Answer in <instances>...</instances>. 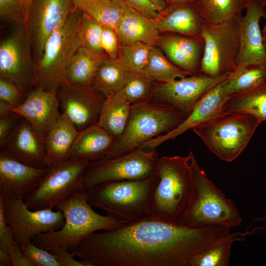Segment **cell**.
Wrapping results in <instances>:
<instances>
[{
  "label": "cell",
  "mask_w": 266,
  "mask_h": 266,
  "mask_svg": "<svg viewBox=\"0 0 266 266\" xmlns=\"http://www.w3.org/2000/svg\"><path fill=\"white\" fill-rule=\"evenodd\" d=\"M61 266H86L82 261L76 260L73 254L67 250L59 247L54 248L50 251Z\"/></svg>",
  "instance_id": "cell-45"
},
{
  "label": "cell",
  "mask_w": 266,
  "mask_h": 266,
  "mask_svg": "<svg viewBox=\"0 0 266 266\" xmlns=\"http://www.w3.org/2000/svg\"><path fill=\"white\" fill-rule=\"evenodd\" d=\"M111 1L119 5L123 8L125 7L127 4L126 3L125 0H108Z\"/></svg>",
  "instance_id": "cell-55"
},
{
  "label": "cell",
  "mask_w": 266,
  "mask_h": 266,
  "mask_svg": "<svg viewBox=\"0 0 266 266\" xmlns=\"http://www.w3.org/2000/svg\"><path fill=\"white\" fill-rule=\"evenodd\" d=\"M92 0H72L74 9L82 10L83 8Z\"/></svg>",
  "instance_id": "cell-51"
},
{
  "label": "cell",
  "mask_w": 266,
  "mask_h": 266,
  "mask_svg": "<svg viewBox=\"0 0 266 266\" xmlns=\"http://www.w3.org/2000/svg\"><path fill=\"white\" fill-rule=\"evenodd\" d=\"M79 133L73 124L61 113L58 120L44 139L45 164L49 167L69 160V154Z\"/></svg>",
  "instance_id": "cell-26"
},
{
  "label": "cell",
  "mask_w": 266,
  "mask_h": 266,
  "mask_svg": "<svg viewBox=\"0 0 266 266\" xmlns=\"http://www.w3.org/2000/svg\"><path fill=\"white\" fill-rule=\"evenodd\" d=\"M49 170L28 166L0 152V196L24 200L37 189Z\"/></svg>",
  "instance_id": "cell-20"
},
{
  "label": "cell",
  "mask_w": 266,
  "mask_h": 266,
  "mask_svg": "<svg viewBox=\"0 0 266 266\" xmlns=\"http://www.w3.org/2000/svg\"><path fill=\"white\" fill-rule=\"evenodd\" d=\"M57 89L46 91L37 87L29 92L24 102L11 111L27 120L35 132L44 139L61 113Z\"/></svg>",
  "instance_id": "cell-19"
},
{
  "label": "cell",
  "mask_w": 266,
  "mask_h": 266,
  "mask_svg": "<svg viewBox=\"0 0 266 266\" xmlns=\"http://www.w3.org/2000/svg\"><path fill=\"white\" fill-rule=\"evenodd\" d=\"M2 198L5 219L14 242L19 245L31 242L40 233L59 230L64 225V216L60 210L32 211L24 200L12 196Z\"/></svg>",
  "instance_id": "cell-12"
},
{
  "label": "cell",
  "mask_w": 266,
  "mask_h": 266,
  "mask_svg": "<svg viewBox=\"0 0 266 266\" xmlns=\"http://www.w3.org/2000/svg\"><path fill=\"white\" fill-rule=\"evenodd\" d=\"M158 159L156 149L138 147L117 157L90 162L83 175L84 190L108 182L149 178L155 174Z\"/></svg>",
  "instance_id": "cell-9"
},
{
  "label": "cell",
  "mask_w": 266,
  "mask_h": 266,
  "mask_svg": "<svg viewBox=\"0 0 266 266\" xmlns=\"http://www.w3.org/2000/svg\"><path fill=\"white\" fill-rule=\"evenodd\" d=\"M89 162L69 159L49 168L37 189L24 200L31 210L52 209L84 190L83 175Z\"/></svg>",
  "instance_id": "cell-10"
},
{
  "label": "cell",
  "mask_w": 266,
  "mask_h": 266,
  "mask_svg": "<svg viewBox=\"0 0 266 266\" xmlns=\"http://www.w3.org/2000/svg\"><path fill=\"white\" fill-rule=\"evenodd\" d=\"M160 32L173 33L190 36L201 35L205 22L192 2L168 5L152 20Z\"/></svg>",
  "instance_id": "cell-23"
},
{
  "label": "cell",
  "mask_w": 266,
  "mask_h": 266,
  "mask_svg": "<svg viewBox=\"0 0 266 266\" xmlns=\"http://www.w3.org/2000/svg\"><path fill=\"white\" fill-rule=\"evenodd\" d=\"M153 47L141 42L121 45L118 59L128 71L141 72L147 63Z\"/></svg>",
  "instance_id": "cell-36"
},
{
  "label": "cell",
  "mask_w": 266,
  "mask_h": 266,
  "mask_svg": "<svg viewBox=\"0 0 266 266\" xmlns=\"http://www.w3.org/2000/svg\"><path fill=\"white\" fill-rule=\"evenodd\" d=\"M231 96L228 89V77L209 90L198 101L190 114L177 128L144 143L140 147L149 150L168 139H174L188 130L203 122L226 114L223 106Z\"/></svg>",
  "instance_id": "cell-17"
},
{
  "label": "cell",
  "mask_w": 266,
  "mask_h": 266,
  "mask_svg": "<svg viewBox=\"0 0 266 266\" xmlns=\"http://www.w3.org/2000/svg\"><path fill=\"white\" fill-rule=\"evenodd\" d=\"M266 78V68L255 65L236 66L228 77L231 96L248 90Z\"/></svg>",
  "instance_id": "cell-33"
},
{
  "label": "cell",
  "mask_w": 266,
  "mask_h": 266,
  "mask_svg": "<svg viewBox=\"0 0 266 266\" xmlns=\"http://www.w3.org/2000/svg\"><path fill=\"white\" fill-rule=\"evenodd\" d=\"M87 197V191L83 190L57 205L55 208L63 213L64 226L59 230L38 234L32 242L49 251L59 247L71 253L91 234L127 224L97 213L88 202Z\"/></svg>",
  "instance_id": "cell-4"
},
{
  "label": "cell",
  "mask_w": 266,
  "mask_h": 266,
  "mask_svg": "<svg viewBox=\"0 0 266 266\" xmlns=\"http://www.w3.org/2000/svg\"><path fill=\"white\" fill-rule=\"evenodd\" d=\"M0 18L5 23L24 24L22 0H0Z\"/></svg>",
  "instance_id": "cell-40"
},
{
  "label": "cell",
  "mask_w": 266,
  "mask_h": 266,
  "mask_svg": "<svg viewBox=\"0 0 266 266\" xmlns=\"http://www.w3.org/2000/svg\"><path fill=\"white\" fill-rule=\"evenodd\" d=\"M261 122L248 114H225L192 129L208 149L225 162L236 159Z\"/></svg>",
  "instance_id": "cell-8"
},
{
  "label": "cell",
  "mask_w": 266,
  "mask_h": 266,
  "mask_svg": "<svg viewBox=\"0 0 266 266\" xmlns=\"http://www.w3.org/2000/svg\"><path fill=\"white\" fill-rule=\"evenodd\" d=\"M108 58L106 54H97L80 47L68 67L65 81L79 86H92L98 67Z\"/></svg>",
  "instance_id": "cell-30"
},
{
  "label": "cell",
  "mask_w": 266,
  "mask_h": 266,
  "mask_svg": "<svg viewBox=\"0 0 266 266\" xmlns=\"http://www.w3.org/2000/svg\"><path fill=\"white\" fill-rule=\"evenodd\" d=\"M263 5L266 7V0H260Z\"/></svg>",
  "instance_id": "cell-56"
},
{
  "label": "cell",
  "mask_w": 266,
  "mask_h": 266,
  "mask_svg": "<svg viewBox=\"0 0 266 266\" xmlns=\"http://www.w3.org/2000/svg\"><path fill=\"white\" fill-rule=\"evenodd\" d=\"M82 11L103 27H110L115 30L123 14L124 8L108 0H92Z\"/></svg>",
  "instance_id": "cell-35"
},
{
  "label": "cell",
  "mask_w": 266,
  "mask_h": 266,
  "mask_svg": "<svg viewBox=\"0 0 266 266\" xmlns=\"http://www.w3.org/2000/svg\"><path fill=\"white\" fill-rule=\"evenodd\" d=\"M262 36H263V43L264 45L265 48L266 50V23L265 25V26L262 31Z\"/></svg>",
  "instance_id": "cell-54"
},
{
  "label": "cell",
  "mask_w": 266,
  "mask_h": 266,
  "mask_svg": "<svg viewBox=\"0 0 266 266\" xmlns=\"http://www.w3.org/2000/svg\"><path fill=\"white\" fill-rule=\"evenodd\" d=\"M83 11L73 10L51 34L35 65L34 88L46 91L58 88L66 79L68 67L82 44L79 26Z\"/></svg>",
  "instance_id": "cell-6"
},
{
  "label": "cell",
  "mask_w": 266,
  "mask_h": 266,
  "mask_svg": "<svg viewBox=\"0 0 266 266\" xmlns=\"http://www.w3.org/2000/svg\"><path fill=\"white\" fill-rule=\"evenodd\" d=\"M237 233L230 238L212 245L198 253L191 261L189 266H228L231 247Z\"/></svg>",
  "instance_id": "cell-34"
},
{
  "label": "cell",
  "mask_w": 266,
  "mask_h": 266,
  "mask_svg": "<svg viewBox=\"0 0 266 266\" xmlns=\"http://www.w3.org/2000/svg\"><path fill=\"white\" fill-rule=\"evenodd\" d=\"M115 31L121 45L141 42L154 46L157 45L160 36L152 20L128 5L124 7Z\"/></svg>",
  "instance_id": "cell-24"
},
{
  "label": "cell",
  "mask_w": 266,
  "mask_h": 266,
  "mask_svg": "<svg viewBox=\"0 0 266 266\" xmlns=\"http://www.w3.org/2000/svg\"><path fill=\"white\" fill-rule=\"evenodd\" d=\"M19 246L31 266H61L51 252L33 242Z\"/></svg>",
  "instance_id": "cell-39"
},
{
  "label": "cell",
  "mask_w": 266,
  "mask_h": 266,
  "mask_svg": "<svg viewBox=\"0 0 266 266\" xmlns=\"http://www.w3.org/2000/svg\"><path fill=\"white\" fill-rule=\"evenodd\" d=\"M201 35L204 41L201 73L215 77L229 76L236 67L239 51L238 21L216 25L205 23Z\"/></svg>",
  "instance_id": "cell-11"
},
{
  "label": "cell",
  "mask_w": 266,
  "mask_h": 266,
  "mask_svg": "<svg viewBox=\"0 0 266 266\" xmlns=\"http://www.w3.org/2000/svg\"><path fill=\"white\" fill-rule=\"evenodd\" d=\"M228 77L200 73L169 82H153L150 99L172 105L187 117L203 95Z\"/></svg>",
  "instance_id": "cell-15"
},
{
  "label": "cell",
  "mask_w": 266,
  "mask_h": 266,
  "mask_svg": "<svg viewBox=\"0 0 266 266\" xmlns=\"http://www.w3.org/2000/svg\"><path fill=\"white\" fill-rule=\"evenodd\" d=\"M132 105L121 91L106 96L97 124L114 137L118 138L126 128Z\"/></svg>",
  "instance_id": "cell-28"
},
{
  "label": "cell",
  "mask_w": 266,
  "mask_h": 266,
  "mask_svg": "<svg viewBox=\"0 0 266 266\" xmlns=\"http://www.w3.org/2000/svg\"><path fill=\"white\" fill-rule=\"evenodd\" d=\"M27 94L23 91L12 81L0 77V100L9 103L15 108L25 100Z\"/></svg>",
  "instance_id": "cell-41"
},
{
  "label": "cell",
  "mask_w": 266,
  "mask_h": 266,
  "mask_svg": "<svg viewBox=\"0 0 266 266\" xmlns=\"http://www.w3.org/2000/svg\"><path fill=\"white\" fill-rule=\"evenodd\" d=\"M14 243L11 230L5 219L2 198L0 196V249L10 254Z\"/></svg>",
  "instance_id": "cell-43"
},
{
  "label": "cell",
  "mask_w": 266,
  "mask_h": 266,
  "mask_svg": "<svg viewBox=\"0 0 266 266\" xmlns=\"http://www.w3.org/2000/svg\"><path fill=\"white\" fill-rule=\"evenodd\" d=\"M0 266H13V263L10 254L1 249H0Z\"/></svg>",
  "instance_id": "cell-48"
},
{
  "label": "cell",
  "mask_w": 266,
  "mask_h": 266,
  "mask_svg": "<svg viewBox=\"0 0 266 266\" xmlns=\"http://www.w3.org/2000/svg\"><path fill=\"white\" fill-rule=\"evenodd\" d=\"M12 108V106L9 103L0 100V118L5 117L11 113Z\"/></svg>",
  "instance_id": "cell-49"
},
{
  "label": "cell",
  "mask_w": 266,
  "mask_h": 266,
  "mask_svg": "<svg viewBox=\"0 0 266 266\" xmlns=\"http://www.w3.org/2000/svg\"><path fill=\"white\" fill-rule=\"evenodd\" d=\"M186 118L172 105L151 99L133 104L124 132L116 139L104 158L117 157L140 147L146 141L173 130Z\"/></svg>",
  "instance_id": "cell-5"
},
{
  "label": "cell",
  "mask_w": 266,
  "mask_h": 266,
  "mask_svg": "<svg viewBox=\"0 0 266 266\" xmlns=\"http://www.w3.org/2000/svg\"><path fill=\"white\" fill-rule=\"evenodd\" d=\"M10 255L13 266H31L21 251L19 245L15 242L10 251Z\"/></svg>",
  "instance_id": "cell-47"
},
{
  "label": "cell",
  "mask_w": 266,
  "mask_h": 266,
  "mask_svg": "<svg viewBox=\"0 0 266 266\" xmlns=\"http://www.w3.org/2000/svg\"><path fill=\"white\" fill-rule=\"evenodd\" d=\"M205 24L220 25L238 21L249 0H192Z\"/></svg>",
  "instance_id": "cell-29"
},
{
  "label": "cell",
  "mask_w": 266,
  "mask_h": 266,
  "mask_svg": "<svg viewBox=\"0 0 266 266\" xmlns=\"http://www.w3.org/2000/svg\"><path fill=\"white\" fill-rule=\"evenodd\" d=\"M32 0H22L23 9V11L24 13V16H25L24 24L27 20L29 10Z\"/></svg>",
  "instance_id": "cell-52"
},
{
  "label": "cell",
  "mask_w": 266,
  "mask_h": 266,
  "mask_svg": "<svg viewBox=\"0 0 266 266\" xmlns=\"http://www.w3.org/2000/svg\"><path fill=\"white\" fill-rule=\"evenodd\" d=\"M153 82L145 77L141 72L128 71L121 92L133 104L150 99Z\"/></svg>",
  "instance_id": "cell-37"
},
{
  "label": "cell",
  "mask_w": 266,
  "mask_h": 266,
  "mask_svg": "<svg viewBox=\"0 0 266 266\" xmlns=\"http://www.w3.org/2000/svg\"><path fill=\"white\" fill-rule=\"evenodd\" d=\"M158 180L155 173L143 180L103 183L87 190L88 201L120 221L134 222L146 216L148 200Z\"/></svg>",
  "instance_id": "cell-7"
},
{
  "label": "cell",
  "mask_w": 266,
  "mask_h": 266,
  "mask_svg": "<svg viewBox=\"0 0 266 266\" xmlns=\"http://www.w3.org/2000/svg\"><path fill=\"white\" fill-rule=\"evenodd\" d=\"M192 0H167L168 6L178 3L192 1Z\"/></svg>",
  "instance_id": "cell-53"
},
{
  "label": "cell",
  "mask_w": 266,
  "mask_h": 266,
  "mask_svg": "<svg viewBox=\"0 0 266 266\" xmlns=\"http://www.w3.org/2000/svg\"><path fill=\"white\" fill-rule=\"evenodd\" d=\"M159 13L166 10L168 7L167 0H150Z\"/></svg>",
  "instance_id": "cell-50"
},
{
  "label": "cell",
  "mask_w": 266,
  "mask_h": 266,
  "mask_svg": "<svg viewBox=\"0 0 266 266\" xmlns=\"http://www.w3.org/2000/svg\"><path fill=\"white\" fill-rule=\"evenodd\" d=\"M128 72L118 59L108 58L98 67L92 86L106 97L121 90Z\"/></svg>",
  "instance_id": "cell-31"
},
{
  "label": "cell",
  "mask_w": 266,
  "mask_h": 266,
  "mask_svg": "<svg viewBox=\"0 0 266 266\" xmlns=\"http://www.w3.org/2000/svg\"><path fill=\"white\" fill-rule=\"evenodd\" d=\"M125 1L131 8L151 20L159 15V12L150 0H125Z\"/></svg>",
  "instance_id": "cell-44"
},
{
  "label": "cell",
  "mask_w": 266,
  "mask_h": 266,
  "mask_svg": "<svg viewBox=\"0 0 266 266\" xmlns=\"http://www.w3.org/2000/svg\"><path fill=\"white\" fill-rule=\"evenodd\" d=\"M100 44L102 49L109 58L118 59L121 45L114 29L103 27Z\"/></svg>",
  "instance_id": "cell-42"
},
{
  "label": "cell",
  "mask_w": 266,
  "mask_h": 266,
  "mask_svg": "<svg viewBox=\"0 0 266 266\" xmlns=\"http://www.w3.org/2000/svg\"><path fill=\"white\" fill-rule=\"evenodd\" d=\"M188 157L190 193L179 225L194 228L210 226L231 228L239 225L242 219L234 203L208 179L193 151Z\"/></svg>",
  "instance_id": "cell-2"
},
{
  "label": "cell",
  "mask_w": 266,
  "mask_h": 266,
  "mask_svg": "<svg viewBox=\"0 0 266 266\" xmlns=\"http://www.w3.org/2000/svg\"><path fill=\"white\" fill-rule=\"evenodd\" d=\"M73 10L72 0H32L24 25L35 65L49 37Z\"/></svg>",
  "instance_id": "cell-13"
},
{
  "label": "cell",
  "mask_w": 266,
  "mask_h": 266,
  "mask_svg": "<svg viewBox=\"0 0 266 266\" xmlns=\"http://www.w3.org/2000/svg\"><path fill=\"white\" fill-rule=\"evenodd\" d=\"M35 65L24 25H20L0 44V77L28 94L34 88Z\"/></svg>",
  "instance_id": "cell-14"
},
{
  "label": "cell",
  "mask_w": 266,
  "mask_h": 266,
  "mask_svg": "<svg viewBox=\"0 0 266 266\" xmlns=\"http://www.w3.org/2000/svg\"><path fill=\"white\" fill-rule=\"evenodd\" d=\"M188 159V155L158 159L155 173L158 180L148 200L146 217L179 225L190 193Z\"/></svg>",
  "instance_id": "cell-3"
},
{
  "label": "cell",
  "mask_w": 266,
  "mask_h": 266,
  "mask_svg": "<svg viewBox=\"0 0 266 266\" xmlns=\"http://www.w3.org/2000/svg\"><path fill=\"white\" fill-rule=\"evenodd\" d=\"M230 229L188 228L145 216L94 233L71 253L86 266H189L200 252L232 237Z\"/></svg>",
  "instance_id": "cell-1"
},
{
  "label": "cell",
  "mask_w": 266,
  "mask_h": 266,
  "mask_svg": "<svg viewBox=\"0 0 266 266\" xmlns=\"http://www.w3.org/2000/svg\"><path fill=\"white\" fill-rule=\"evenodd\" d=\"M157 45L169 61L190 75L202 73L204 41L201 35L168 33L160 36Z\"/></svg>",
  "instance_id": "cell-22"
},
{
  "label": "cell",
  "mask_w": 266,
  "mask_h": 266,
  "mask_svg": "<svg viewBox=\"0 0 266 266\" xmlns=\"http://www.w3.org/2000/svg\"><path fill=\"white\" fill-rule=\"evenodd\" d=\"M102 28L100 24L83 12L79 26L82 47L97 54H106L100 44Z\"/></svg>",
  "instance_id": "cell-38"
},
{
  "label": "cell",
  "mask_w": 266,
  "mask_h": 266,
  "mask_svg": "<svg viewBox=\"0 0 266 266\" xmlns=\"http://www.w3.org/2000/svg\"><path fill=\"white\" fill-rule=\"evenodd\" d=\"M223 109L227 114H248L261 123L266 122V78L248 90L231 96Z\"/></svg>",
  "instance_id": "cell-27"
},
{
  "label": "cell",
  "mask_w": 266,
  "mask_h": 266,
  "mask_svg": "<svg viewBox=\"0 0 266 266\" xmlns=\"http://www.w3.org/2000/svg\"><path fill=\"white\" fill-rule=\"evenodd\" d=\"M0 151L28 166L39 168H49L45 164L46 149L44 139L22 117L0 144Z\"/></svg>",
  "instance_id": "cell-21"
},
{
  "label": "cell",
  "mask_w": 266,
  "mask_h": 266,
  "mask_svg": "<svg viewBox=\"0 0 266 266\" xmlns=\"http://www.w3.org/2000/svg\"><path fill=\"white\" fill-rule=\"evenodd\" d=\"M141 73L148 80L157 82H169L190 75L174 66L155 46L151 49L147 63Z\"/></svg>",
  "instance_id": "cell-32"
},
{
  "label": "cell",
  "mask_w": 266,
  "mask_h": 266,
  "mask_svg": "<svg viewBox=\"0 0 266 266\" xmlns=\"http://www.w3.org/2000/svg\"><path fill=\"white\" fill-rule=\"evenodd\" d=\"M22 117L12 112L5 117L0 118V144L7 137Z\"/></svg>",
  "instance_id": "cell-46"
},
{
  "label": "cell",
  "mask_w": 266,
  "mask_h": 266,
  "mask_svg": "<svg viewBox=\"0 0 266 266\" xmlns=\"http://www.w3.org/2000/svg\"><path fill=\"white\" fill-rule=\"evenodd\" d=\"M116 139L98 124H94L79 132L69 159L90 162L104 159Z\"/></svg>",
  "instance_id": "cell-25"
},
{
  "label": "cell",
  "mask_w": 266,
  "mask_h": 266,
  "mask_svg": "<svg viewBox=\"0 0 266 266\" xmlns=\"http://www.w3.org/2000/svg\"><path fill=\"white\" fill-rule=\"evenodd\" d=\"M246 13L238 20L240 48L236 66L255 65L266 68V50L265 48L260 21L266 20L265 7L260 0H249Z\"/></svg>",
  "instance_id": "cell-18"
},
{
  "label": "cell",
  "mask_w": 266,
  "mask_h": 266,
  "mask_svg": "<svg viewBox=\"0 0 266 266\" xmlns=\"http://www.w3.org/2000/svg\"><path fill=\"white\" fill-rule=\"evenodd\" d=\"M62 113L80 132L97 124L105 97L92 86L82 87L63 82L57 89Z\"/></svg>",
  "instance_id": "cell-16"
}]
</instances>
